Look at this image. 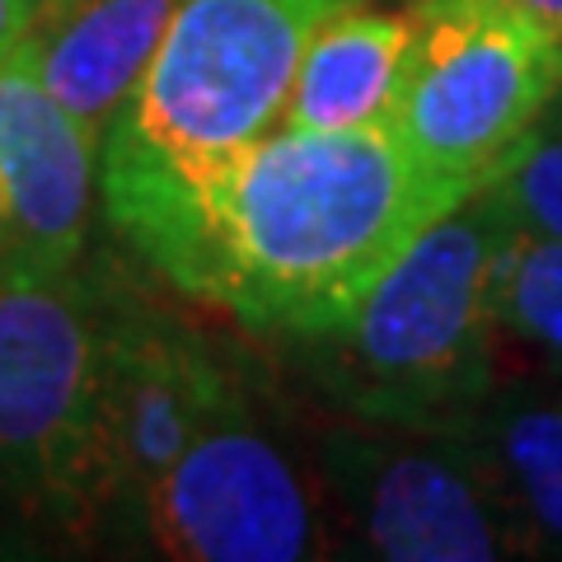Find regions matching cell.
I'll return each mask as SVG.
<instances>
[{"label": "cell", "instance_id": "obj_9", "mask_svg": "<svg viewBox=\"0 0 562 562\" xmlns=\"http://www.w3.org/2000/svg\"><path fill=\"white\" fill-rule=\"evenodd\" d=\"M99 140L33 76L0 57V268L70 272L94 221Z\"/></svg>", "mask_w": 562, "mask_h": 562}, {"label": "cell", "instance_id": "obj_6", "mask_svg": "<svg viewBox=\"0 0 562 562\" xmlns=\"http://www.w3.org/2000/svg\"><path fill=\"white\" fill-rule=\"evenodd\" d=\"M351 530L375 558L492 562L535 553L487 446L464 422H366L324 436Z\"/></svg>", "mask_w": 562, "mask_h": 562}, {"label": "cell", "instance_id": "obj_15", "mask_svg": "<svg viewBox=\"0 0 562 562\" xmlns=\"http://www.w3.org/2000/svg\"><path fill=\"white\" fill-rule=\"evenodd\" d=\"M33 20H38V10H33L29 0H0V57L20 52V43L29 38Z\"/></svg>", "mask_w": 562, "mask_h": 562}, {"label": "cell", "instance_id": "obj_16", "mask_svg": "<svg viewBox=\"0 0 562 562\" xmlns=\"http://www.w3.org/2000/svg\"><path fill=\"white\" fill-rule=\"evenodd\" d=\"M512 5H516L520 14H530L535 24H543L549 33H558V38H562V0H512Z\"/></svg>", "mask_w": 562, "mask_h": 562}, {"label": "cell", "instance_id": "obj_2", "mask_svg": "<svg viewBox=\"0 0 562 562\" xmlns=\"http://www.w3.org/2000/svg\"><path fill=\"white\" fill-rule=\"evenodd\" d=\"M342 0H183L99 146L109 221L146 258L216 173L286 122L301 57Z\"/></svg>", "mask_w": 562, "mask_h": 562}, {"label": "cell", "instance_id": "obj_11", "mask_svg": "<svg viewBox=\"0 0 562 562\" xmlns=\"http://www.w3.org/2000/svg\"><path fill=\"white\" fill-rule=\"evenodd\" d=\"M413 14H390L361 5V0H342L314 29L301 57L295 90L286 103V127L342 132L394 122V103L413 52Z\"/></svg>", "mask_w": 562, "mask_h": 562}, {"label": "cell", "instance_id": "obj_17", "mask_svg": "<svg viewBox=\"0 0 562 562\" xmlns=\"http://www.w3.org/2000/svg\"><path fill=\"white\" fill-rule=\"evenodd\" d=\"M29 5H33V10H38V14H43V10H57V5H70V0H29Z\"/></svg>", "mask_w": 562, "mask_h": 562}, {"label": "cell", "instance_id": "obj_10", "mask_svg": "<svg viewBox=\"0 0 562 562\" xmlns=\"http://www.w3.org/2000/svg\"><path fill=\"white\" fill-rule=\"evenodd\" d=\"M179 5L183 0H70L33 20L20 52L47 94L103 146Z\"/></svg>", "mask_w": 562, "mask_h": 562}, {"label": "cell", "instance_id": "obj_4", "mask_svg": "<svg viewBox=\"0 0 562 562\" xmlns=\"http://www.w3.org/2000/svg\"><path fill=\"white\" fill-rule=\"evenodd\" d=\"M394 132L436 179L479 192L562 94V38L512 0H422Z\"/></svg>", "mask_w": 562, "mask_h": 562}, {"label": "cell", "instance_id": "obj_8", "mask_svg": "<svg viewBox=\"0 0 562 562\" xmlns=\"http://www.w3.org/2000/svg\"><path fill=\"white\" fill-rule=\"evenodd\" d=\"M235 398L239 384L206 342L173 319L109 301L90 450L94 516L122 502L136 506Z\"/></svg>", "mask_w": 562, "mask_h": 562}, {"label": "cell", "instance_id": "obj_12", "mask_svg": "<svg viewBox=\"0 0 562 562\" xmlns=\"http://www.w3.org/2000/svg\"><path fill=\"white\" fill-rule=\"evenodd\" d=\"M487 446L535 553H562V390L539 380H506L469 413Z\"/></svg>", "mask_w": 562, "mask_h": 562}, {"label": "cell", "instance_id": "obj_3", "mask_svg": "<svg viewBox=\"0 0 562 562\" xmlns=\"http://www.w3.org/2000/svg\"><path fill=\"white\" fill-rule=\"evenodd\" d=\"M506 225L483 183L436 216L338 328L310 338L314 371L351 417L464 422L497 390L487 286Z\"/></svg>", "mask_w": 562, "mask_h": 562}, {"label": "cell", "instance_id": "obj_1", "mask_svg": "<svg viewBox=\"0 0 562 562\" xmlns=\"http://www.w3.org/2000/svg\"><path fill=\"white\" fill-rule=\"evenodd\" d=\"M464 198L417 160L394 122L342 132L281 122L188 202L146 262L239 324L310 342Z\"/></svg>", "mask_w": 562, "mask_h": 562}, {"label": "cell", "instance_id": "obj_13", "mask_svg": "<svg viewBox=\"0 0 562 562\" xmlns=\"http://www.w3.org/2000/svg\"><path fill=\"white\" fill-rule=\"evenodd\" d=\"M497 384L539 380L562 390V239L506 225L487 286Z\"/></svg>", "mask_w": 562, "mask_h": 562}, {"label": "cell", "instance_id": "obj_14", "mask_svg": "<svg viewBox=\"0 0 562 562\" xmlns=\"http://www.w3.org/2000/svg\"><path fill=\"white\" fill-rule=\"evenodd\" d=\"M487 188L516 225L562 239V94L497 169V179H487Z\"/></svg>", "mask_w": 562, "mask_h": 562}, {"label": "cell", "instance_id": "obj_7", "mask_svg": "<svg viewBox=\"0 0 562 562\" xmlns=\"http://www.w3.org/2000/svg\"><path fill=\"white\" fill-rule=\"evenodd\" d=\"M132 512L155 553L183 562H301L324 543L310 479L249 417L244 394Z\"/></svg>", "mask_w": 562, "mask_h": 562}, {"label": "cell", "instance_id": "obj_5", "mask_svg": "<svg viewBox=\"0 0 562 562\" xmlns=\"http://www.w3.org/2000/svg\"><path fill=\"white\" fill-rule=\"evenodd\" d=\"M109 301L70 272L0 268V502L90 520L94 394Z\"/></svg>", "mask_w": 562, "mask_h": 562}]
</instances>
